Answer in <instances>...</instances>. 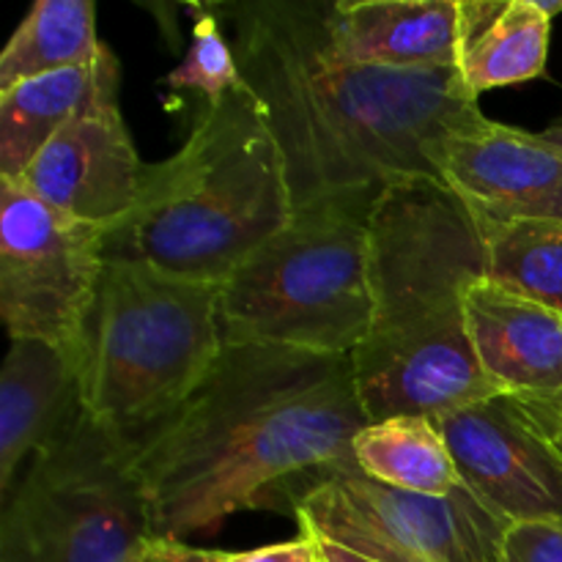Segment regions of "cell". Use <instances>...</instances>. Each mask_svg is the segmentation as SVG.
I'll use <instances>...</instances> for the list:
<instances>
[{
  "label": "cell",
  "mask_w": 562,
  "mask_h": 562,
  "mask_svg": "<svg viewBox=\"0 0 562 562\" xmlns=\"http://www.w3.org/2000/svg\"><path fill=\"white\" fill-rule=\"evenodd\" d=\"M329 3L256 0L225 9L241 80L283 154L294 212L329 198L442 181L450 137L486 115L459 69H384L346 58Z\"/></svg>",
  "instance_id": "6da1fadb"
},
{
  "label": "cell",
  "mask_w": 562,
  "mask_h": 562,
  "mask_svg": "<svg viewBox=\"0 0 562 562\" xmlns=\"http://www.w3.org/2000/svg\"><path fill=\"white\" fill-rule=\"evenodd\" d=\"M351 357L225 344L190 398L137 445L154 538L214 536L294 477L355 467L368 426Z\"/></svg>",
  "instance_id": "7a4b0ae2"
},
{
  "label": "cell",
  "mask_w": 562,
  "mask_h": 562,
  "mask_svg": "<svg viewBox=\"0 0 562 562\" xmlns=\"http://www.w3.org/2000/svg\"><path fill=\"white\" fill-rule=\"evenodd\" d=\"M373 327L351 355L368 420L439 417L499 395L483 373L464 296L488 278L481 223L445 181L379 195L368 220Z\"/></svg>",
  "instance_id": "3957f363"
},
{
  "label": "cell",
  "mask_w": 562,
  "mask_h": 562,
  "mask_svg": "<svg viewBox=\"0 0 562 562\" xmlns=\"http://www.w3.org/2000/svg\"><path fill=\"white\" fill-rule=\"evenodd\" d=\"M291 217L283 154L241 80L206 102L173 157L148 165L135 212L108 234V261L223 285Z\"/></svg>",
  "instance_id": "277c9868"
},
{
  "label": "cell",
  "mask_w": 562,
  "mask_h": 562,
  "mask_svg": "<svg viewBox=\"0 0 562 562\" xmlns=\"http://www.w3.org/2000/svg\"><path fill=\"white\" fill-rule=\"evenodd\" d=\"M223 346L220 285L108 261L80 349L82 409L140 442L190 398Z\"/></svg>",
  "instance_id": "5b68a950"
},
{
  "label": "cell",
  "mask_w": 562,
  "mask_h": 562,
  "mask_svg": "<svg viewBox=\"0 0 562 562\" xmlns=\"http://www.w3.org/2000/svg\"><path fill=\"white\" fill-rule=\"evenodd\" d=\"M379 198H329L294 212L220 285L225 344L351 357L373 327L368 220Z\"/></svg>",
  "instance_id": "8992f818"
},
{
  "label": "cell",
  "mask_w": 562,
  "mask_h": 562,
  "mask_svg": "<svg viewBox=\"0 0 562 562\" xmlns=\"http://www.w3.org/2000/svg\"><path fill=\"white\" fill-rule=\"evenodd\" d=\"M137 445L86 409L31 459L0 508V562H137L154 538Z\"/></svg>",
  "instance_id": "52a82bcc"
},
{
  "label": "cell",
  "mask_w": 562,
  "mask_h": 562,
  "mask_svg": "<svg viewBox=\"0 0 562 562\" xmlns=\"http://www.w3.org/2000/svg\"><path fill=\"white\" fill-rule=\"evenodd\" d=\"M291 505L305 536L371 562H503L510 527L467 483L428 497L384 486L357 464L311 477Z\"/></svg>",
  "instance_id": "ba28073f"
},
{
  "label": "cell",
  "mask_w": 562,
  "mask_h": 562,
  "mask_svg": "<svg viewBox=\"0 0 562 562\" xmlns=\"http://www.w3.org/2000/svg\"><path fill=\"white\" fill-rule=\"evenodd\" d=\"M108 234L0 179V316L11 340H44L80 357L108 267Z\"/></svg>",
  "instance_id": "9c48e42d"
},
{
  "label": "cell",
  "mask_w": 562,
  "mask_h": 562,
  "mask_svg": "<svg viewBox=\"0 0 562 562\" xmlns=\"http://www.w3.org/2000/svg\"><path fill=\"white\" fill-rule=\"evenodd\" d=\"M461 481L508 525H562V450L510 395L456 409L437 420Z\"/></svg>",
  "instance_id": "30bf717a"
},
{
  "label": "cell",
  "mask_w": 562,
  "mask_h": 562,
  "mask_svg": "<svg viewBox=\"0 0 562 562\" xmlns=\"http://www.w3.org/2000/svg\"><path fill=\"white\" fill-rule=\"evenodd\" d=\"M146 168L119 91H110L80 110L16 181L58 212L113 231L135 212Z\"/></svg>",
  "instance_id": "8fae6325"
},
{
  "label": "cell",
  "mask_w": 562,
  "mask_h": 562,
  "mask_svg": "<svg viewBox=\"0 0 562 562\" xmlns=\"http://www.w3.org/2000/svg\"><path fill=\"white\" fill-rule=\"evenodd\" d=\"M439 173L481 223L562 220V151L538 132L483 119L450 137Z\"/></svg>",
  "instance_id": "7c38bea8"
},
{
  "label": "cell",
  "mask_w": 562,
  "mask_h": 562,
  "mask_svg": "<svg viewBox=\"0 0 562 562\" xmlns=\"http://www.w3.org/2000/svg\"><path fill=\"white\" fill-rule=\"evenodd\" d=\"M472 351L499 395H510L554 437L562 417V316L477 280L464 296Z\"/></svg>",
  "instance_id": "4fadbf2b"
},
{
  "label": "cell",
  "mask_w": 562,
  "mask_h": 562,
  "mask_svg": "<svg viewBox=\"0 0 562 562\" xmlns=\"http://www.w3.org/2000/svg\"><path fill=\"white\" fill-rule=\"evenodd\" d=\"M80 409V357L44 340H11L0 373V497Z\"/></svg>",
  "instance_id": "5bb4252c"
},
{
  "label": "cell",
  "mask_w": 562,
  "mask_h": 562,
  "mask_svg": "<svg viewBox=\"0 0 562 562\" xmlns=\"http://www.w3.org/2000/svg\"><path fill=\"white\" fill-rule=\"evenodd\" d=\"M327 25L346 58L384 69H459L461 0H335Z\"/></svg>",
  "instance_id": "9a60e30c"
},
{
  "label": "cell",
  "mask_w": 562,
  "mask_h": 562,
  "mask_svg": "<svg viewBox=\"0 0 562 562\" xmlns=\"http://www.w3.org/2000/svg\"><path fill=\"white\" fill-rule=\"evenodd\" d=\"M119 58L104 47L97 64L33 77L0 91V179H20L80 110L119 91Z\"/></svg>",
  "instance_id": "2e32d148"
},
{
  "label": "cell",
  "mask_w": 562,
  "mask_h": 562,
  "mask_svg": "<svg viewBox=\"0 0 562 562\" xmlns=\"http://www.w3.org/2000/svg\"><path fill=\"white\" fill-rule=\"evenodd\" d=\"M552 20L536 0H461L459 71L472 97L547 75Z\"/></svg>",
  "instance_id": "e0dca14e"
},
{
  "label": "cell",
  "mask_w": 562,
  "mask_h": 562,
  "mask_svg": "<svg viewBox=\"0 0 562 562\" xmlns=\"http://www.w3.org/2000/svg\"><path fill=\"white\" fill-rule=\"evenodd\" d=\"M351 456L362 475L404 492L448 497L464 483L431 417L404 415L368 423L355 437Z\"/></svg>",
  "instance_id": "ac0fdd59"
},
{
  "label": "cell",
  "mask_w": 562,
  "mask_h": 562,
  "mask_svg": "<svg viewBox=\"0 0 562 562\" xmlns=\"http://www.w3.org/2000/svg\"><path fill=\"white\" fill-rule=\"evenodd\" d=\"M104 47L91 0H36L0 53V91L33 77L97 64Z\"/></svg>",
  "instance_id": "d6986e66"
},
{
  "label": "cell",
  "mask_w": 562,
  "mask_h": 562,
  "mask_svg": "<svg viewBox=\"0 0 562 562\" xmlns=\"http://www.w3.org/2000/svg\"><path fill=\"white\" fill-rule=\"evenodd\" d=\"M481 231L486 280L562 316V220L481 223Z\"/></svg>",
  "instance_id": "ffe728a7"
},
{
  "label": "cell",
  "mask_w": 562,
  "mask_h": 562,
  "mask_svg": "<svg viewBox=\"0 0 562 562\" xmlns=\"http://www.w3.org/2000/svg\"><path fill=\"white\" fill-rule=\"evenodd\" d=\"M165 82L179 91L203 93L206 102H214L241 82L234 44L223 36L220 20L212 11H195L190 49H187L184 60L165 77Z\"/></svg>",
  "instance_id": "44dd1931"
},
{
  "label": "cell",
  "mask_w": 562,
  "mask_h": 562,
  "mask_svg": "<svg viewBox=\"0 0 562 562\" xmlns=\"http://www.w3.org/2000/svg\"><path fill=\"white\" fill-rule=\"evenodd\" d=\"M503 562H562V525H510L503 543Z\"/></svg>",
  "instance_id": "7402d4cb"
},
{
  "label": "cell",
  "mask_w": 562,
  "mask_h": 562,
  "mask_svg": "<svg viewBox=\"0 0 562 562\" xmlns=\"http://www.w3.org/2000/svg\"><path fill=\"white\" fill-rule=\"evenodd\" d=\"M206 562H322L318 541L313 536L300 532V538L272 547L250 549V552H217L206 549Z\"/></svg>",
  "instance_id": "603a6c76"
},
{
  "label": "cell",
  "mask_w": 562,
  "mask_h": 562,
  "mask_svg": "<svg viewBox=\"0 0 562 562\" xmlns=\"http://www.w3.org/2000/svg\"><path fill=\"white\" fill-rule=\"evenodd\" d=\"M318 552H322L324 562H371V560L360 558V554L349 552V549L338 547V543H329V541H318Z\"/></svg>",
  "instance_id": "cb8c5ba5"
},
{
  "label": "cell",
  "mask_w": 562,
  "mask_h": 562,
  "mask_svg": "<svg viewBox=\"0 0 562 562\" xmlns=\"http://www.w3.org/2000/svg\"><path fill=\"white\" fill-rule=\"evenodd\" d=\"M538 135H541L543 140L549 143V146H554V148H558V151H562V115H560L558 121H552V124H549L547 130L538 132Z\"/></svg>",
  "instance_id": "d4e9b609"
},
{
  "label": "cell",
  "mask_w": 562,
  "mask_h": 562,
  "mask_svg": "<svg viewBox=\"0 0 562 562\" xmlns=\"http://www.w3.org/2000/svg\"><path fill=\"white\" fill-rule=\"evenodd\" d=\"M536 3H538V9H541L552 22H554V16L562 14V0H536Z\"/></svg>",
  "instance_id": "484cf974"
},
{
  "label": "cell",
  "mask_w": 562,
  "mask_h": 562,
  "mask_svg": "<svg viewBox=\"0 0 562 562\" xmlns=\"http://www.w3.org/2000/svg\"><path fill=\"white\" fill-rule=\"evenodd\" d=\"M554 442H558V445H560V450H562V417H560L558 428H554Z\"/></svg>",
  "instance_id": "4316f807"
},
{
  "label": "cell",
  "mask_w": 562,
  "mask_h": 562,
  "mask_svg": "<svg viewBox=\"0 0 562 562\" xmlns=\"http://www.w3.org/2000/svg\"><path fill=\"white\" fill-rule=\"evenodd\" d=\"M137 562H140V560H137Z\"/></svg>",
  "instance_id": "83f0119b"
},
{
  "label": "cell",
  "mask_w": 562,
  "mask_h": 562,
  "mask_svg": "<svg viewBox=\"0 0 562 562\" xmlns=\"http://www.w3.org/2000/svg\"><path fill=\"white\" fill-rule=\"evenodd\" d=\"M322 562H324V560H322Z\"/></svg>",
  "instance_id": "f1b7e54d"
}]
</instances>
